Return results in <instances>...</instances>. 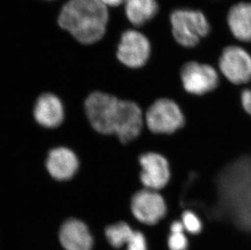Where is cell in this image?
<instances>
[{"label": "cell", "instance_id": "cell-1", "mask_svg": "<svg viewBox=\"0 0 251 250\" xmlns=\"http://www.w3.org/2000/svg\"><path fill=\"white\" fill-rule=\"evenodd\" d=\"M109 18L108 7L100 0H68L59 10L57 22L76 42L91 46L104 37Z\"/></svg>", "mask_w": 251, "mask_h": 250}, {"label": "cell", "instance_id": "cell-2", "mask_svg": "<svg viewBox=\"0 0 251 250\" xmlns=\"http://www.w3.org/2000/svg\"><path fill=\"white\" fill-rule=\"evenodd\" d=\"M169 22L174 41L187 49L196 48L211 33L210 22L201 10L176 8L169 15Z\"/></svg>", "mask_w": 251, "mask_h": 250}, {"label": "cell", "instance_id": "cell-3", "mask_svg": "<svg viewBox=\"0 0 251 250\" xmlns=\"http://www.w3.org/2000/svg\"><path fill=\"white\" fill-rule=\"evenodd\" d=\"M185 124V115L174 100L162 98L152 102L145 111V126L151 133L173 135Z\"/></svg>", "mask_w": 251, "mask_h": 250}, {"label": "cell", "instance_id": "cell-4", "mask_svg": "<svg viewBox=\"0 0 251 250\" xmlns=\"http://www.w3.org/2000/svg\"><path fill=\"white\" fill-rule=\"evenodd\" d=\"M179 75L184 91L196 97L214 92L222 80L218 69L209 63L198 60H189L181 64Z\"/></svg>", "mask_w": 251, "mask_h": 250}, {"label": "cell", "instance_id": "cell-5", "mask_svg": "<svg viewBox=\"0 0 251 250\" xmlns=\"http://www.w3.org/2000/svg\"><path fill=\"white\" fill-rule=\"evenodd\" d=\"M221 76L231 85L245 87L251 84V54L237 45L225 47L217 61Z\"/></svg>", "mask_w": 251, "mask_h": 250}, {"label": "cell", "instance_id": "cell-6", "mask_svg": "<svg viewBox=\"0 0 251 250\" xmlns=\"http://www.w3.org/2000/svg\"><path fill=\"white\" fill-rule=\"evenodd\" d=\"M152 46L149 38L141 31L130 28L121 33L116 47L118 61L130 69H141L151 59Z\"/></svg>", "mask_w": 251, "mask_h": 250}, {"label": "cell", "instance_id": "cell-7", "mask_svg": "<svg viewBox=\"0 0 251 250\" xmlns=\"http://www.w3.org/2000/svg\"><path fill=\"white\" fill-rule=\"evenodd\" d=\"M130 209L134 220L143 226L159 225L168 215L166 200L161 192L144 188L133 194Z\"/></svg>", "mask_w": 251, "mask_h": 250}, {"label": "cell", "instance_id": "cell-8", "mask_svg": "<svg viewBox=\"0 0 251 250\" xmlns=\"http://www.w3.org/2000/svg\"><path fill=\"white\" fill-rule=\"evenodd\" d=\"M119 101L106 93H92L85 100L86 116L92 127L102 134H113L114 123Z\"/></svg>", "mask_w": 251, "mask_h": 250}, {"label": "cell", "instance_id": "cell-9", "mask_svg": "<svg viewBox=\"0 0 251 250\" xmlns=\"http://www.w3.org/2000/svg\"><path fill=\"white\" fill-rule=\"evenodd\" d=\"M138 165L142 188L161 192L168 186L172 173L165 156L154 151L145 152L138 157Z\"/></svg>", "mask_w": 251, "mask_h": 250}, {"label": "cell", "instance_id": "cell-10", "mask_svg": "<svg viewBox=\"0 0 251 250\" xmlns=\"http://www.w3.org/2000/svg\"><path fill=\"white\" fill-rule=\"evenodd\" d=\"M145 112L139 104L131 100H120L114 123L113 134L124 144L133 142L142 134Z\"/></svg>", "mask_w": 251, "mask_h": 250}, {"label": "cell", "instance_id": "cell-11", "mask_svg": "<svg viewBox=\"0 0 251 250\" xmlns=\"http://www.w3.org/2000/svg\"><path fill=\"white\" fill-rule=\"evenodd\" d=\"M59 245L64 250H93L95 239L87 225L81 220L69 219L59 228Z\"/></svg>", "mask_w": 251, "mask_h": 250}, {"label": "cell", "instance_id": "cell-12", "mask_svg": "<svg viewBox=\"0 0 251 250\" xmlns=\"http://www.w3.org/2000/svg\"><path fill=\"white\" fill-rule=\"evenodd\" d=\"M46 166L50 175L58 180L71 179L77 172L78 158L71 150L59 147L50 151Z\"/></svg>", "mask_w": 251, "mask_h": 250}, {"label": "cell", "instance_id": "cell-13", "mask_svg": "<svg viewBox=\"0 0 251 250\" xmlns=\"http://www.w3.org/2000/svg\"><path fill=\"white\" fill-rule=\"evenodd\" d=\"M226 22L235 39L251 43V2L241 1L232 5L227 11Z\"/></svg>", "mask_w": 251, "mask_h": 250}, {"label": "cell", "instance_id": "cell-14", "mask_svg": "<svg viewBox=\"0 0 251 250\" xmlns=\"http://www.w3.org/2000/svg\"><path fill=\"white\" fill-rule=\"evenodd\" d=\"M33 115L36 121L43 127H58L64 121V106L56 95L46 93L36 101Z\"/></svg>", "mask_w": 251, "mask_h": 250}, {"label": "cell", "instance_id": "cell-15", "mask_svg": "<svg viewBox=\"0 0 251 250\" xmlns=\"http://www.w3.org/2000/svg\"><path fill=\"white\" fill-rule=\"evenodd\" d=\"M125 15L134 27H142L156 17L159 12L157 0H126Z\"/></svg>", "mask_w": 251, "mask_h": 250}, {"label": "cell", "instance_id": "cell-16", "mask_svg": "<svg viewBox=\"0 0 251 250\" xmlns=\"http://www.w3.org/2000/svg\"><path fill=\"white\" fill-rule=\"evenodd\" d=\"M135 228L128 223H116L105 228L104 235L108 246L113 250H121L126 248L133 236Z\"/></svg>", "mask_w": 251, "mask_h": 250}, {"label": "cell", "instance_id": "cell-17", "mask_svg": "<svg viewBox=\"0 0 251 250\" xmlns=\"http://www.w3.org/2000/svg\"><path fill=\"white\" fill-rule=\"evenodd\" d=\"M180 221L188 236H197L203 228L201 218L192 210H184L180 215Z\"/></svg>", "mask_w": 251, "mask_h": 250}, {"label": "cell", "instance_id": "cell-18", "mask_svg": "<svg viewBox=\"0 0 251 250\" xmlns=\"http://www.w3.org/2000/svg\"><path fill=\"white\" fill-rule=\"evenodd\" d=\"M167 246L169 250H188L190 246L189 236L185 231L169 232Z\"/></svg>", "mask_w": 251, "mask_h": 250}, {"label": "cell", "instance_id": "cell-19", "mask_svg": "<svg viewBox=\"0 0 251 250\" xmlns=\"http://www.w3.org/2000/svg\"><path fill=\"white\" fill-rule=\"evenodd\" d=\"M125 250H149L148 241L144 232L139 229H135Z\"/></svg>", "mask_w": 251, "mask_h": 250}, {"label": "cell", "instance_id": "cell-20", "mask_svg": "<svg viewBox=\"0 0 251 250\" xmlns=\"http://www.w3.org/2000/svg\"><path fill=\"white\" fill-rule=\"evenodd\" d=\"M240 98L242 108L247 115L251 116V84L242 87Z\"/></svg>", "mask_w": 251, "mask_h": 250}, {"label": "cell", "instance_id": "cell-21", "mask_svg": "<svg viewBox=\"0 0 251 250\" xmlns=\"http://www.w3.org/2000/svg\"><path fill=\"white\" fill-rule=\"evenodd\" d=\"M107 7H116L123 5L126 0H100Z\"/></svg>", "mask_w": 251, "mask_h": 250}, {"label": "cell", "instance_id": "cell-22", "mask_svg": "<svg viewBox=\"0 0 251 250\" xmlns=\"http://www.w3.org/2000/svg\"><path fill=\"white\" fill-rule=\"evenodd\" d=\"M45 1H53V0H45Z\"/></svg>", "mask_w": 251, "mask_h": 250}]
</instances>
